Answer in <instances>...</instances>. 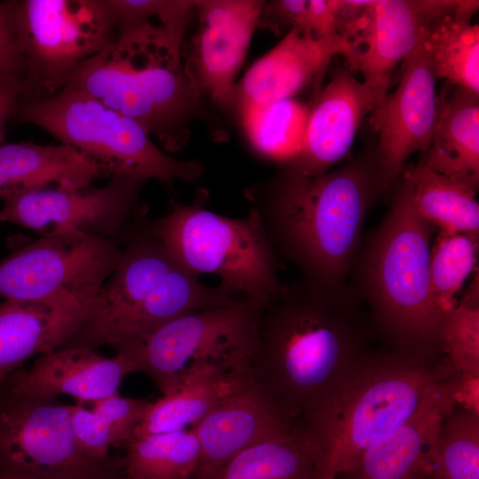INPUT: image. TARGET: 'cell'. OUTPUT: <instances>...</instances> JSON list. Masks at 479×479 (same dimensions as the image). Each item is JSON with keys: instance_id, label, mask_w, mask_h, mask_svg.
Wrapping results in <instances>:
<instances>
[{"instance_id": "cell-4", "label": "cell", "mask_w": 479, "mask_h": 479, "mask_svg": "<svg viewBox=\"0 0 479 479\" xmlns=\"http://www.w3.org/2000/svg\"><path fill=\"white\" fill-rule=\"evenodd\" d=\"M399 181L388 212L363 239L348 281L396 350L429 359L440 352L443 316L429 290L436 229L415 211L408 180Z\"/></svg>"}, {"instance_id": "cell-22", "label": "cell", "mask_w": 479, "mask_h": 479, "mask_svg": "<svg viewBox=\"0 0 479 479\" xmlns=\"http://www.w3.org/2000/svg\"><path fill=\"white\" fill-rule=\"evenodd\" d=\"M133 372L137 365L127 354L106 357L67 345L39 355L31 368L19 369L1 382L18 392L48 398L67 395L83 404L119 393L123 378Z\"/></svg>"}, {"instance_id": "cell-2", "label": "cell", "mask_w": 479, "mask_h": 479, "mask_svg": "<svg viewBox=\"0 0 479 479\" xmlns=\"http://www.w3.org/2000/svg\"><path fill=\"white\" fill-rule=\"evenodd\" d=\"M386 189L373 154L315 176L285 165L246 195L275 253L308 282L336 287L348 282L366 216Z\"/></svg>"}, {"instance_id": "cell-7", "label": "cell", "mask_w": 479, "mask_h": 479, "mask_svg": "<svg viewBox=\"0 0 479 479\" xmlns=\"http://www.w3.org/2000/svg\"><path fill=\"white\" fill-rule=\"evenodd\" d=\"M12 117L76 149L111 178L189 182L204 170L200 161H181L164 153L137 121L69 85L46 98L19 100Z\"/></svg>"}, {"instance_id": "cell-25", "label": "cell", "mask_w": 479, "mask_h": 479, "mask_svg": "<svg viewBox=\"0 0 479 479\" xmlns=\"http://www.w3.org/2000/svg\"><path fill=\"white\" fill-rule=\"evenodd\" d=\"M247 373L206 368L183 380L172 391L151 402L135 439L186 429L209 413Z\"/></svg>"}, {"instance_id": "cell-26", "label": "cell", "mask_w": 479, "mask_h": 479, "mask_svg": "<svg viewBox=\"0 0 479 479\" xmlns=\"http://www.w3.org/2000/svg\"><path fill=\"white\" fill-rule=\"evenodd\" d=\"M206 479H320L316 445L294 426L249 446Z\"/></svg>"}, {"instance_id": "cell-14", "label": "cell", "mask_w": 479, "mask_h": 479, "mask_svg": "<svg viewBox=\"0 0 479 479\" xmlns=\"http://www.w3.org/2000/svg\"><path fill=\"white\" fill-rule=\"evenodd\" d=\"M425 38L403 61L397 87L371 113L379 135L373 155L387 189L399 180L408 157L424 154L430 145L437 113V78Z\"/></svg>"}, {"instance_id": "cell-20", "label": "cell", "mask_w": 479, "mask_h": 479, "mask_svg": "<svg viewBox=\"0 0 479 479\" xmlns=\"http://www.w3.org/2000/svg\"><path fill=\"white\" fill-rule=\"evenodd\" d=\"M294 427L247 374L191 428L200 447L192 479H206L237 454Z\"/></svg>"}, {"instance_id": "cell-8", "label": "cell", "mask_w": 479, "mask_h": 479, "mask_svg": "<svg viewBox=\"0 0 479 479\" xmlns=\"http://www.w3.org/2000/svg\"><path fill=\"white\" fill-rule=\"evenodd\" d=\"M150 228L181 265L199 277L218 276L219 286L235 296L266 307L284 290L277 254L254 208L243 218H230L203 201L177 202Z\"/></svg>"}, {"instance_id": "cell-6", "label": "cell", "mask_w": 479, "mask_h": 479, "mask_svg": "<svg viewBox=\"0 0 479 479\" xmlns=\"http://www.w3.org/2000/svg\"><path fill=\"white\" fill-rule=\"evenodd\" d=\"M237 300L221 286L204 285L181 265L148 224L130 238L99 291L90 319L67 345H109L119 353L175 318Z\"/></svg>"}, {"instance_id": "cell-11", "label": "cell", "mask_w": 479, "mask_h": 479, "mask_svg": "<svg viewBox=\"0 0 479 479\" xmlns=\"http://www.w3.org/2000/svg\"><path fill=\"white\" fill-rule=\"evenodd\" d=\"M0 473L36 479H123L122 456L94 459L76 441L69 404L0 382Z\"/></svg>"}, {"instance_id": "cell-3", "label": "cell", "mask_w": 479, "mask_h": 479, "mask_svg": "<svg viewBox=\"0 0 479 479\" xmlns=\"http://www.w3.org/2000/svg\"><path fill=\"white\" fill-rule=\"evenodd\" d=\"M188 21L158 12L117 31L115 38L80 65L65 85L137 121L165 150L182 149L192 122L206 111L203 94L185 67Z\"/></svg>"}, {"instance_id": "cell-15", "label": "cell", "mask_w": 479, "mask_h": 479, "mask_svg": "<svg viewBox=\"0 0 479 479\" xmlns=\"http://www.w3.org/2000/svg\"><path fill=\"white\" fill-rule=\"evenodd\" d=\"M264 1H196L199 27L189 46L184 43L185 70L204 95L232 106L235 77L246 57Z\"/></svg>"}, {"instance_id": "cell-21", "label": "cell", "mask_w": 479, "mask_h": 479, "mask_svg": "<svg viewBox=\"0 0 479 479\" xmlns=\"http://www.w3.org/2000/svg\"><path fill=\"white\" fill-rule=\"evenodd\" d=\"M377 105L363 81L337 69L315 98L300 154L285 165L309 176L327 172L349 153L362 121Z\"/></svg>"}, {"instance_id": "cell-19", "label": "cell", "mask_w": 479, "mask_h": 479, "mask_svg": "<svg viewBox=\"0 0 479 479\" xmlns=\"http://www.w3.org/2000/svg\"><path fill=\"white\" fill-rule=\"evenodd\" d=\"M98 294L4 300L0 303V382L21 369L30 357L67 345L90 319Z\"/></svg>"}, {"instance_id": "cell-23", "label": "cell", "mask_w": 479, "mask_h": 479, "mask_svg": "<svg viewBox=\"0 0 479 479\" xmlns=\"http://www.w3.org/2000/svg\"><path fill=\"white\" fill-rule=\"evenodd\" d=\"M101 176L93 161L64 144H0V199L4 201L47 186L83 187Z\"/></svg>"}, {"instance_id": "cell-16", "label": "cell", "mask_w": 479, "mask_h": 479, "mask_svg": "<svg viewBox=\"0 0 479 479\" xmlns=\"http://www.w3.org/2000/svg\"><path fill=\"white\" fill-rule=\"evenodd\" d=\"M459 0H366L351 43L349 68L359 72L378 104L388 93L397 66L426 37L439 17L453 10Z\"/></svg>"}, {"instance_id": "cell-33", "label": "cell", "mask_w": 479, "mask_h": 479, "mask_svg": "<svg viewBox=\"0 0 479 479\" xmlns=\"http://www.w3.org/2000/svg\"><path fill=\"white\" fill-rule=\"evenodd\" d=\"M437 231L429 253V290L444 314L458 303L457 294L475 269L479 237Z\"/></svg>"}, {"instance_id": "cell-13", "label": "cell", "mask_w": 479, "mask_h": 479, "mask_svg": "<svg viewBox=\"0 0 479 479\" xmlns=\"http://www.w3.org/2000/svg\"><path fill=\"white\" fill-rule=\"evenodd\" d=\"M144 183L114 177L101 187L47 186L5 200L0 212L3 222L34 230L43 236L76 232L117 241L140 210Z\"/></svg>"}, {"instance_id": "cell-38", "label": "cell", "mask_w": 479, "mask_h": 479, "mask_svg": "<svg viewBox=\"0 0 479 479\" xmlns=\"http://www.w3.org/2000/svg\"><path fill=\"white\" fill-rule=\"evenodd\" d=\"M0 479H36V478L20 475L0 473Z\"/></svg>"}, {"instance_id": "cell-30", "label": "cell", "mask_w": 479, "mask_h": 479, "mask_svg": "<svg viewBox=\"0 0 479 479\" xmlns=\"http://www.w3.org/2000/svg\"><path fill=\"white\" fill-rule=\"evenodd\" d=\"M150 403L117 393L90 403V409L80 403L69 404L78 445L94 459L109 457L111 447L126 448L135 440L136 428Z\"/></svg>"}, {"instance_id": "cell-1", "label": "cell", "mask_w": 479, "mask_h": 479, "mask_svg": "<svg viewBox=\"0 0 479 479\" xmlns=\"http://www.w3.org/2000/svg\"><path fill=\"white\" fill-rule=\"evenodd\" d=\"M362 304L349 281L324 287L301 279L263 310L247 375L294 426L368 354Z\"/></svg>"}, {"instance_id": "cell-31", "label": "cell", "mask_w": 479, "mask_h": 479, "mask_svg": "<svg viewBox=\"0 0 479 479\" xmlns=\"http://www.w3.org/2000/svg\"><path fill=\"white\" fill-rule=\"evenodd\" d=\"M125 449L126 479H192L200 454L192 428L137 438Z\"/></svg>"}, {"instance_id": "cell-12", "label": "cell", "mask_w": 479, "mask_h": 479, "mask_svg": "<svg viewBox=\"0 0 479 479\" xmlns=\"http://www.w3.org/2000/svg\"><path fill=\"white\" fill-rule=\"evenodd\" d=\"M117 241L76 232L43 236L0 261V298L98 294L119 264Z\"/></svg>"}, {"instance_id": "cell-37", "label": "cell", "mask_w": 479, "mask_h": 479, "mask_svg": "<svg viewBox=\"0 0 479 479\" xmlns=\"http://www.w3.org/2000/svg\"><path fill=\"white\" fill-rule=\"evenodd\" d=\"M19 100V94L0 87V144L4 141L6 123L13 116Z\"/></svg>"}, {"instance_id": "cell-36", "label": "cell", "mask_w": 479, "mask_h": 479, "mask_svg": "<svg viewBox=\"0 0 479 479\" xmlns=\"http://www.w3.org/2000/svg\"><path fill=\"white\" fill-rule=\"evenodd\" d=\"M307 2L306 0L264 2L258 26L270 28L277 34L288 26L293 27L305 10Z\"/></svg>"}, {"instance_id": "cell-17", "label": "cell", "mask_w": 479, "mask_h": 479, "mask_svg": "<svg viewBox=\"0 0 479 479\" xmlns=\"http://www.w3.org/2000/svg\"><path fill=\"white\" fill-rule=\"evenodd\" d=\"M353 50L344 35L317 37L293 27L236 84L232 106L240 114L249 107L292 98L312 83L316 98L332 59L342 55L348 60Z\"/></svg>"}, {"instance_id": "cell-18", "label": "cell", "mask_w": 479, "mask_h": 479, "mask_svg": "<svg viewBox=\"0 0 479 479\" xmlns=\"http://www.w3.org/2000/svg\"><path fill=\"white\" fill-rule=\"evenodd\" d=\"M458 394L456 375L432 384L405 421L365 451L353 479H424L442 426L459 404Z\"/></svg>"}, {"instance_id": "cell-32", "label": "cell", "mask_w": 479, "mask_h": 479, "mask_svg": "<svg viewBox=\"0 0 479 479\" xmlns=\"http://www.w3.org/2000/svg\"><path fill=\"white\" fill-rule=\"evenodd\" d=\"M310 112L292 98L249 107L239 115L254 148L287 164L301 153Z\"/></svg>"}, {"instance_id": "cell-10", "label": "cell", "mask_w": 479, "mask_h": 479, "mask_svg": "<svg viewBox=\"0 0 479 479\" xmlns=\"http://www.w3.org/2000/svg\"><path fill=\"white\" fill-rule=\"evenodd\" d=\"M11 2L27 75L26 92L20 100L56 94L80 65L117 35L105 0Z\"/></svg>"}, {"instance_id": "cell-24", "label": "cell", "mask_w": 479, "mask_h": 479, "mask_svg": "<svg viewBox=\"0 0 479 479\" xmlns=\"http://www.w3.org/2000/svg\"><path fill=\"white\" fill-rule=\"evenodd\" d=\"M453 87L451 93L437 100L430 145L419 163L477 191L479 94Z\"/></svg>"}, {"instance_id": "cell-9", "label": "cell", "mask_w": 479, "mask_h": 479, "mask_svg": "<svg viewBox=\"0 0 479 479\" xmlns=\"http://www.w3.org/2000/svg\"><path fill=\"white\" fill-rule=\"evenodd\" d=\"M264 308L240 298L230 304L192 312L119 353L131 357L137 372L145 373L163 395L206 368L247 373Z\"/></svg>"}, {"instance_id": "cell-27", "label": "cell", "mask_w": 479, "mask_h": 479, "mask_svg": "<svg viewBox=\"0 0 479 479\" xmlns=\"http://www.w3.org/2000/svg\"><path fill=\"white\" fill-rule=\"evenodd\" d=\"M479 2L457 6L429 27L425 42L436 78L479 94V27L472 23Z\"/></svg>"}, {"instance_id": "cell-29", "label": "cell", "mask_w": 479, "mask_h": 479, "mask_svg": "<svg viewBox=\"0 0 479 479\" xmlns=\"http://www.w3.org/2000/svg\"><path fill=\"white\" fill-rule=\"evenodd\" d=\"M438 345L459 381V402L479 412V279L473 278L462 298L445 311Z\"/></svg>"}, {"instance_id": "cell-5", "label": "cell", "mask_w": 479, "mask_h": 479, "mask_svg": "<svg viewBox=\"0 0 479 479\" xmlns=\"http://www.w3.org/2000/svg\"><path fill=\"white\" fill-rule=\"evenodd\" d=\"M444 366L397 350L368 353L302 427L315 443L320 479L352 472L367 448L412 414L432 384L454 373Z\"/></svg>"}, {"instance_id": "cell-35", "label": "cell", "mask_w": 479, "mask_h": 479, "mask_svg": "<svg viewBox=\"0 0 479 479\" xmlns=\"http://www.w3.org/2000/svg\"><path fill=\"white\" fill-rule=\"evenodd\" d=\"M27 75L12 18V2L0 3V87L19 94L26 92Z\"/></svg>"}, {"instance_id": "cell-40", "label": "cell", "mask_w": 479, "mask_h": 479, "mask_svg": "<svg viewBox=\"0 0 479 479\" xmlns=\"http://www.w3.org/2000/svg\"><path fill=\"white\" fill-rule=\"evenodd\" d=\"M123 479H126V477H124Z\"/></svg>"}, {"instance_id": "cell-34", "label": "cell", "mask_w": 479, "mask_h": 479, "mask_svg": "<svg viewBox=\"0 0 479 479\" xmlns=\"http://www.w3.org/2000/svg\"><path fill=\"white\" fill-rule=\"evenodd\" d=\"M424 479H479V412L462 406L445 419Z\"/></svg>"}, {"instance_id": "cell-39", "label": "cell", "mask_w": 479, "mask_h": 479, "mask_svg": "<svg viewBox=\"0 0 479 479\" xmlns=\"http://www.w3.org/2000/svg\"><path fill=\"white\" fill-rule=\"evenodd\" d=\"M0 222H3L1 212H0Z\"/></svg>"}, {"instance_id": "cell-28", "label": "cell", "mask_w": 479, "mask_h": 479, "mask_svg": "<svg viewBox=\"0 0 479 479\" xmlns=\"http://www.w3.org/2000/svg\"><path fill=\"white\" fill-rule=\"evenodd\" d=\"M401 176L408 180L415 211L424 220L440 231L479 237L476 190L419 162L405 165Z\"/></svg>"}]
</instances>
